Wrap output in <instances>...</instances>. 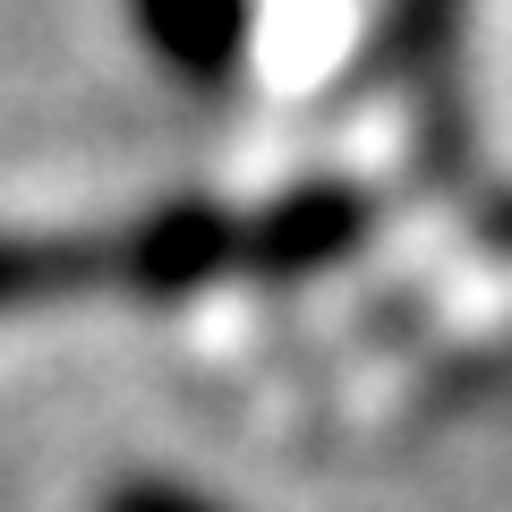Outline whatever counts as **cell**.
I'll use <instances>...</instances> for the list:
<instances>
[{
  "label": "cell",
  "mask_w": 512,
  "mask_h": 512,
  "mask_svg": "<svg viewBox=\"0 0 512 512\" xmlns=\"http://www.w3.org/2000/svg\"><path fill=\"white\" fill-rule=\"evenodd\" d=\"M222 265H239V222L205 197H180V205H154L137 231L111 248V274L137 282V291L171 299V291H197L214 282Z\"/></svg>",
  "instance_id": "obj_1"
},
{
  "label": "cell",
  "mask_w": 512,
  "mask_h": 512,
  "mask_svg": "<svg viewBox=\"0 0 512 512\" xmlns=\"http://www.w3.org/2000/svg\"><path fill=\"white\" fill-rule=\"evenodd\" d=\"M367 231V205L350 188H291L256 222H239V265L248 274H316L333 256H350Z\"/></svg>",
  "instance_id": "obj_2"
},
{
  "label": "cell",
  "mask_w": 512,
  "mask_h": 512,
  "mask_svg": "<svg viewBox=\"0 0 512 512\" xmlns=\"http://www.w3.org/2000/svg\"><path fill=\"white\" fill-rule=\"evenodd\" d=\"M128 18L163 69L197 77V86L231 77L248 52V0H128Z\"/></svg>",
  "instance_id": "obj_3"
},
{
  "label": "cell",
  "mask_w": 512,
  "mask_h": 512,
  "mask_svg": "<svg viewBox=\"0 0 512 512\" xmlns=\"http://www.w3.org/2000/svg\"><path fill=\"white\" fill-rule=\"evenodd\" d=\"M94 274H111V248H94V239H26V231H0V316L43 308V299H69V291H86Z\"/></svg>",
  "instance_id": "obj_4"
},
{
  "label": "cell",
  "mask_w": 512,
  "mask_h": 512,
  "mask_svg": "<svg viewBox=\"0 0 512 512\" xmlns=\"http://www.w3.org/2000/svg\"><path fill=\"white\" fill-rule=\"evenodd\" d=\"M103 512H222V504L197 487H171V478H128V487L103 495Z\"/></svg>",
  "instance_id": "obj_5"
}]
</instances>
